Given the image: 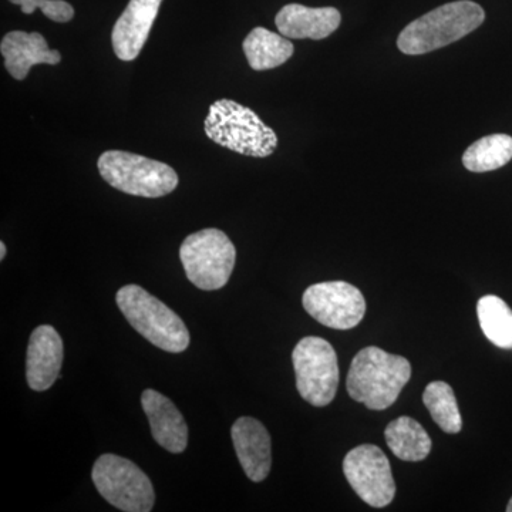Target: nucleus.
Returning a JSON list of instances; mask_svg holds the SVG:
<instances>
[{
    "instance_id": "nucleus-1",
    "label": "nucleus",
    "mask_w": 512,
    "mask_h": 512,
    "mask_svg": "<svg viewBox=\"0 0 512 512\" xmlns=\"http://www.w3.org/2000/svg\"><path fill=\"white\" fill-rule=\"evenodd\" d=\"M410 377L412 365L406 357L369 346L352 360L346 389L355 402L380 412L396 403Z\"/></svg>"
},
{
    "instance_id": "nucleus-2",
    "label": "nucleus",
    "mask_w": 512,
    "mask_h": 512,
    "mask_svg": "<svg viewBox=\"0 0 512 512\" xmlns=\"http://www.w3.org/2000/svg\"><path fill=\"white\" fill-rule=\"evenodd\" d=\"M484 20V9L476 2L446 3L407 25L397 39V47L404 55H426L470 35Z\"/></svg>"
},
{
    "instance_id": "nucleus-3",
    "label": "nucleus",
    "mask_w": 512,
    "mask_h": 512,
    "mask_svg": "<svg viewBox=\"0 0 512 512\" xmlns=\"http://www.w3.org/2000/svg\"><path fill=\"white\" fill-rule=\"evenodd\" d=\"M204 130L215 144L242 156L265 158L272 156L278 147L275 131L254 110L234 100L212 103Z\"/></svg>"
},
{
    "instance_id": "nucleus-4",
    "label": "nucleus",
    "mask_w": 512,
    "mask_h": 512,
    "mask_svg": "<svg viewBox=\"0 0 512 512\" xmlns=\"http://www.w3.org/2000/svg\"><path fill=\"white\" fill-rule=\"evenodd\" d=\"M117 306L134 329L168 353H181L190 346V332L184 320L164 302L138 285H126L117 292Z\"/></svg>"
},
{
    "instance_id": "nucleus-5",
    "label": "nucleus",
    "mask_w": 512,
    "mask_h": 512,
    "mask_svg": "<svg viewBox=\"0 0 512 512\" xmlns=\"http://www.w3.org/2000/svg\"><path fill=\"white\" fill-rule=\"evenodd\" d=\"M97 167L107 184L134 197H165L180 183L170 165L128 151H104Z\"/></svg>"
},
{
    "instance_id": "nucleus-6",
    "label": "nucleus",
    "mask_w": 512,
    "mask_h": 512,
    "mask_svg": "<svg viewBox=\"0 0 512 512\" xmlns=\"http://www.w3.org/2000/svg\"><path fill=\"white\" fill-rule=\"evenodd\" d=\"M180 259L191 284L202 291H218L231 278L237 249L225 232L207 228L184 239Z\"/></svg>"
},
{
    "instance_id": "nucleus-7",
    "label": "nucleus",
    "mask_w": 512,
    "mask_h": 512,
    "mask_svg": "<svg viewBox=\"0 0 512 512\" xmlns=\"http://www.w3.org/2000/svg\"><path fill=\"white\" fill-rule=\"evenodd\" d=\"M94 487L101 497L126 512H148L156 503L153 483L133 461L116 454L97 458L92 473Z\"/></svg>"
},
{
    "instance_id": "nucleus-8",
    "label": "nucleus",
    "mask_w": 512,
    "mask_h": 512,
    "mask_svg": "<svg viewBox=\"0 0 512 512\" xmlns=\"http://www.w3.org/2000/svg\"><path fill=\"white\" fill-rule=\"evenodd\" d=\"M296 389L303 400L315 407L333 402L339 386L338 355L328 340L303 338L292 353Z\"/></svg>"
},
{
    "instance_id": "nucleus-9",
    "label": "nucleus",
    "mask_w": 512,
    "mask_h": 512,
    "mask_svg": "<svg viewBox=\"0 0 512 512\" xmlns=\"http://www.w3.org/2000/svg\"><path fill=\"white\" fill-rule=\"evenodd\" d=\"M303 308L326 328H356L366 313L363 293L349 282H320L303 293Z\"/></svg>"
},
{
    "instance_id": "nucleus-10",
    "label": "nucleus",
    "mask_w": 512,
    "mask_h": 512,
    "mask_svg": "<svg viewBox=\"0 0 512 512\" xmlns=\"http://www.w3.org/2000/svg\"><path fill=\"white\" fill-rule=\"evenodd\" d=\"M343 473L355 493L370 507H387L396 495L389 458L373 444H362L346 454Z\"/></svg>"
},
{
    "instance_id": "nucleus-11",
    "label": "nucleus",
    "mask_w": 512,
    "mask_h": 512,
    "mask_svg": "<svg viewBox=\"0 0 512 512\" xmlns=\"http://www.w3.org/2000/svg\"><path fill=\"white\" fill-rule=\"evenodd\" d=\"M163 0H130L111 32L114 53L123 62H133L146 45Z\"/></svg>"
},
{
    "instance_id": "nucleus-12",
    "label": "nucleus",
    "mask_w": 512,
    "mask_h": 512,
    "mask_svg": "<svg viewBox=\"0 0 512 512\" xmlns=\"http://www.w3.org/2000/svg\"><path fill=\"white\" fill-rule=\"evenodd\" d=\"M63 340L53 326L33 330L26 357V379L30 389L45 392L56 383L63 365Z\"/></svg>"
},
{
    "instance_id": "nucleus-13",
    "label": "nucleus",
    "mask_w": 512,
    "mask_h": 512,
    "mask_svg": "<svg viewBox=\"0 0 512 512\" xmlns=\"http://www.w3.org/2000/svg\"><path fill=\"white\" fill-rule=\"evenodd\" d=\"M231 436L239 463L249 480L264 481L272 466L271 436L264 424L252 417H241L232 426Z\"/></svg>"
},
{
    "instance_id": "nucleus-14",
    "label": "nucleus",
    "mask_w": 512,
    "mask_h": 512,
    "mask_svg": "<svg viewBox=\"0 0 512 512\" xmlns=\"http://www.w3.org/2000/svg\"><path fill=\"white\" fill-rule=\"evenodd\" d=\"M141 404L150 421L154 440L170 453H183L188 446V426L177 406L153 389L144 390Z\"/></svg>"
},
{
    "instance_id": "nucleus-15",
    "label": "nucleus",
    "mask_w": 512,
    "mask_h": 512,
    "mask_svg": "<svg viewBox=\"0 0 512 512\" xmlns=\"http://www.w3.org/2000/svg\"><path fill=\"white\" fill-rule=\"evenodd\" d=\"M0 53L5 59V66L13 79L25 80L30 69L36 64L55 66L62 62V55L57 50L50 49L45 37L40 33H26L13 30L3 37L0 43Z\"/></svg>"
},
{
    "instance_id": "nucleus-16",
    "label": "nucleus",
    "mask_w": 512,
    "mask_h": 512,
    "mask_svg": "<svg viewBox=\"0 0 512 512\" xmlns=\"http://www.w3.org/2000/svg\"><path fill=\"white\" fill-rule=\"evenodd\" d=\"M342 16L336 8H308L289 3L279 10L275 25L279 33L289 39H326L336 32Z\"/></svg>"
},
{
    "instance_id": "nucleus-17",
    "label": "nucleus",
    "mask_w": 512,
    "mask_h": 512,
    "mask_svg": "<svg viewBox=\"0 0 512 512\" xmlns=\"http://www.w3.org/2000/svg\"><path fill=\"white\" fill-rule=\"evenodd\" d=\"M244 53L251 69L256 72L275 69L288 62L295 53L291 40L281 33L255 28L244 40Z\"/></svg>"
},
{
    "instance_id": "nucleus-18",
    "label": "nucleus",
    "mask_w": 512,
    "mask_h": 512,
    "mask_svg": "<svg viewBox=\"0 0 512 512\" xmlns=\"http://www.w3.org/2000/svg\"><path fill=\"white\" fill-rule=\"evenodd\" d=\"M384 439L397 458L409 463L426 460L431 451V439L420 423L409 416L393 420L384 430Z\"/></svg>"
},
{
    "instance_id": "nucleus-19",
    "label": "nucleus",
    "mask_w": 512,
    "mask_h": 512,
    "mask_svg": "<svg viewBox=\"0 0 512 512\" xmlns=\"http://www.w3.org/2000/svg\"><path fill=\"white\" fill-rule=\"evenodd\" d=\"M512 160V137L493 134L480 138L467 148L463 156L464 167L473 173H488L498 170Z\"/></svg>"
},
{
    "instance_id": "nucleus-20",
    "label": "nucleus",
    "mask_w": 512,
    "mask_h": 512,
    "mask_svg": "<svg viewBox=\"0 0 512 512\" xmlns=\"http://www.w3.org/2000/svg\"><path fill=\"white\" fill-rule=\"evenodd\" d=\"M477 316L485 338L500 349H512V311L495 295L483 296L477 303Z\"/></svg>"
},
{
    "instance_id": "nucleus-21",
    "label": "nucleus",
    "mask_w": 512,
    "mask_h": 512,
    "mask_svg": "<svg viewBox=\"0 0 512 512\" xmlns=\"http://www.w3.org/2000/svg\"><path fill=\"white\" fill-rule=\"evenodd\" d=\"M424 406L444 433L457 434L463 429L454 390L446 382H431L423 393Z\"/></svg>"
},
{
    "instance_id": "nucleus-22",
    "label": "nucleus",
    "mask_w": 512,
    "mask_h": 512,
    "mask_svg": "<svg viewBox=\"0 0 512 512\" xmlns=\"http://www.w3.org/2000/svg\"><path fill=\"white\" fill-rule=\"evenodd\" d=\"M13 5L20 6L25 15H32L40 9L47 19L57 23H67L74 18V8L66 0H9Z\"/></svg>"
},
{
    "instance_id": "nucleus-23",
    "label": "nucleus",
    "mask_w": 512,
    "mask_h": 512,
    "mask_svg": "<svg viewBox=\"0 0 512 512\" xmlns=\"http://www.w3.org/2000/svg\"><path fill=\"white\" fill-rule=\"evenodd\" d=\"M6 252H8V249H6L5 242H0V261L5 259Z\"/></svg>"
},
{
    "instance_id": "nucleus-24",
    "label": "nucleus",
    "mask_w": 512,
    "mask_h": 512,
    "mask_svg": "<svg viewBox=\"0 0 512 512\" xmlns=\"http://www.w3.org/2000/svg\"><path fill=\"white\" fill-rule=\"evenodd\" d=\"M507 511L512 512V498L510 500V503H508V505H507Z\"/></svg>"
}]
</instances>
